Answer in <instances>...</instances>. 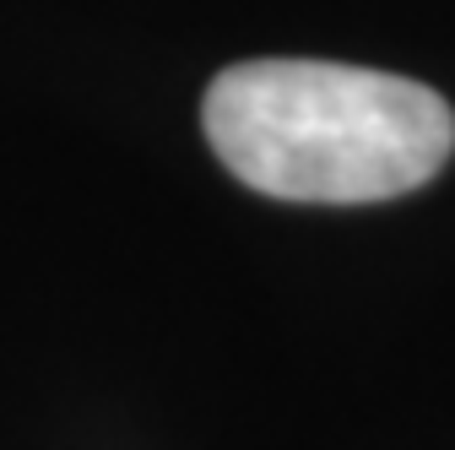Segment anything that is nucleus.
I'll return each mask as SVG.
<instances>
[{"label": "nucleus", "mask_w": 455, "mask_h": 450, "mask_svg": "<svg viewBox=\"0 0 455 450\" xmlns=\"http://www.w3.org/2000/svg\"><path fill=\"white\" fill-rule=\"evenodd\" d=\"M228 174L271 201L363 206L428 185L455 152V108L412 82L341 60H239L201 103Z\"/></svg>", "instance_id": "f257e3e1"}]
</instances>
